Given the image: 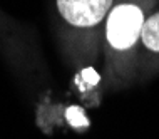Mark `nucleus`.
Returning <instances> with one entry per match:
<instances>
[{
    "label": "nucleus",
    "mask_w": 159,
    "mask_h": 139,
    "mask_svg": "<svg viewBox=\"0 0 159 139\" xmlns=\"http://www.w3.org/2000/svg\"><path fill=\"white\" fill-rule=\"evenodd\" d=\"M66 114H67V121L74 126V127H85V126H89V121H87V117H85L84 111L79 109V107H75V106L69 107L66 111Z\"/></svg>",
    "instance_id": "39448f33"
},
{
    "label": "nucleus",
    "mask_w": 159,
    "mask_h": 139,
    "mask_svg": "<svg viewBox=\"0 0 159 139\" xmlns=\"http://www.w3.org/2000/svg\"><path fill=\"white\" fill-rule=\"evenodd\" d=\"M114 7V0H57L62 20L75 30L96 29Z\"/></svg>",
    "instance_id": "f03ea898"
},
{
    "label": "nucleus",
    "mask_w": 159,
    "mask_h": 139,
    "mask_svg": "<svg viewBox=\"0 0 159 139\" xmlns=\"http://www.w3.org/2000/svg\"><path fill=\"white\" fill-rule=\"evenodd\" d=\"M106 22V40L116 54H127L141 39L146 22L144 8L136 2H121L112 7Z\"/></svg>",
    "instance_id": "f257e3e1"
},
{
    "label": "nucleus",
    "mask_w": 159,
    "mask_h": 139,
    "mask_svg": "<svg viewBox=\"0 0 159 139\" xmlns=\"http://www.w3.org/2000/svg\"><path fill=\"white\" fill-rule=\"evenodd\" d=\"M99 74L94 71L92 67H85L80 71V74H77L75 77V84L77 87H79L80 90H87V89H92L94 86L99 82Z\"/></svg>",
    "instance_id": "20e7f679"
},
{
    "label": "nucleus",
    "mask_w": 159,
    "mask_h": 139,
    "mask_svg": "<svg viewBox=\"0 0 159 139\" xmlns=\"http://www.w3.org/2000/svg\"><path fill=\"white\" fill-rule=\"evenodd\" d=\"M139 40L146 50L152 52V54H159V12L146 19Z\"/></svg>",
    "instance_id": "7ed1b4c3"
}]
</instances>
